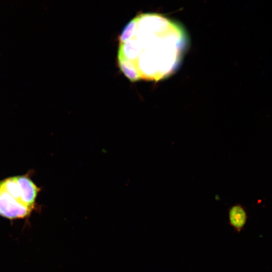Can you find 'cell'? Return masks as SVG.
<instances>
[{
    "label": "cell",
    "instance_id": "obj_1",
    "mask_svg": "<svg viewBox=\"0 0 272 272\" xmlns=\"http://www.w3.org/2000/svg\"><path fill=\"white\" fill-rule=\"evenodd\" d=\"M188 46V35L180 23L160 14H141L118 37L117 66L131 82H157L177 71Z\"/></svg>",
    "mask_w": 272,
    "mask_h": 272
},
{
    "label": "cell",
    "instance_id": "obj_2",
    "mask_svg": "<svg viewBox=\"0 0 272 272\" xmlns=\"http://www.w3.org/2000/svg\"><path fill=\"white\" fill-rule=\"evenodd\" d=\"M0 186L16 199L33 209L40 189L25 176L8 178L0 181Z\"/></svg>",
    "mask_w": 272,
    "mask_h": 272
},
{
    "label": "cell",
    "instance_id": "obj_3",
    "mask_svg": "<svg viewBox=\"0 0 272 272\" xmlns=\"http://www.w3.org/2000/svg\"><path fill=\"white\" fill-rule=\"evenodd\" d=\"M32 209L22 203L0 186V215L9 219L24 218Z\"/></svg>",
    "mask_w": 272,
    "mask_h": 272
},
{
    "label": "cell",
    "instance_id": "obj_4",
    "mask_svg": "<svg viewBox=\"0 0 272 272\" xmlns=\"http://www.w3.org/2000/svg\"><path fill=\"white\" fill-rule=\"evenodd\" d=\"M229 224L237 232L245 226L247 216L244 208L240 204L231 206L228 211Z\"/></svg>",
    "mask_w": 272,
    "mask_h": 272
}]
</instances>
